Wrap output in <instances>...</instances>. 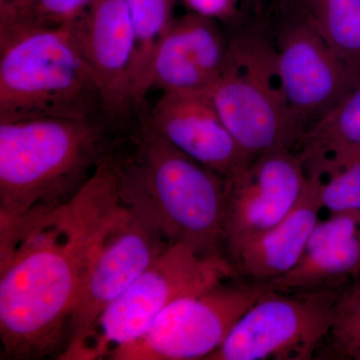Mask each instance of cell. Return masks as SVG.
Listing matches in <instances>:
<instances>
[{
  "instance_id": "obj_25",
  "label": "cell",
  "mask_w": 360,
  "mask_h": 360,
  "mask_svg": "<svg viewBox=\"0 0 360 360\" xmlns=\"http://www.w3.org/2000/svg\"><path fill=\"white\" fill-rule=\"evenodd\" d=\"M356 284H357V288H359V290H360V281L359 279V281H356Z\"/></svg>"
},
{
  "instance_id": "obj_8",
  "label": "cell",
  "mask_w": 360,
  "mask_h": 360,
  "mask_svg": "<svg viewBox=\"0 0 360 360\" xmlns=\"http://www.w3.org/2000/svg\"><path fill=\"white\" fill-rule=\"evenodd\" d=\"M266 285L229 277L165 307L143 335L111 355L113 360H205L224 343Z\"/></svg>"
},
{
  "instance_id": "obj_20",
  "label": "cell",
  "mask_w": 360,
  "mask_h": 360,
  "mask_svg": "<svg viewBox=\"0 0 360 360\" xmlns=\"http://www.w3.org/2000/svg\"><path fill=\"white\" fill-rule=\"evenodd\" d=\"M331 51L360 71V0H302Z\"/></svg>"
},
{
  "instance_id": "obj_7",
  "label": "cell",
  "mask_w": 360,
  "mask_h": 360,
  "mask_svg": "<svg viewBox=\"0 0 360 360\" xmlns=\"http://www.w3.org/2000/svg\"><path fill=\"white\" fill-rule=\"evenodd\" d=\"M345 288L267 290L205 360L316 359Z\"/></svg>"
},
{
  "instance_id": "obj_11",
  "label": "cell",
  "mask_w": 360,
  "mask_h": 360,
  "mask_svg": "<svg viewBox=\"0 0 360 360\" xmlns=\"http://www.w3.org/2000/svg\"><path fill=\"white\" fill-rule=\"evenodd\" d=\"M309 182L295 151H272L225 179V257L281 222L300 200Z\"/></svg>"
},
{
  "instance_id": "obj_14",
  "label": "cell",
  "mask_w": 360,
  "mask_h": 360,
  "mask_svg": "<svg viewBox=\"0 0 360 360\" xmlns=\"http://www.w3.org/2000/svg\"><path fill=\"white\" fill-rule=\"evenodd\" d=\"M231 41L217 20L193 11L174 18L156 47L148 91L207 90L231 60Z\"/></svg>"
},
{
  "instance_id": "obj_9",
  "label": "cell",
  "mask_w": 360,
  "mask_h": 360,
  "mask_svg": "<svg viewBox=\"0 0 360 360\" xmlns=\"http://www.w3.org/2000/svg\"><path fill=\"white\" fill-rule=\"evenodd\" d=\"M288 2L274 44L277 72L286 103L307 132L345 98L360 71L331 51L302 0Z\"/></svg>"
},
{
  "instance_id": "obj_24",
  "label": "cell",
  "mask_w": 360,
  "mask_h": 360,
  "mask_svg": "<svg viewBox=\"0 0 360 360\" xmlns=\"http://www.w3.org/2000/svg\"><path fill=\"white\" fill-rule=\"evenodd\" d=\"M7 1H8V0H0V6H1V4H6Z\"/></svg>"
},
{
  "instance_id": "obj_22",
  "label": "cell",
  "mask_w": 360,
  "mask_h": 360,
  "mask_svg": "<svg viewBox=\"0 0 360 360\" xmlns=\"http://www.w3.org/2000/svg\"><path fill=\"white\" fill-rule=\"evenodd\" d=\"M319 186L322 208L335 213H360V155L309 172Z\"/></svg>"
},
{
  "instance_id": "obj_3",
  "label": "cell",
  "mask_w": 360,
  "mask_h": 360,
  "mask_svg": "<svg viewBox=\"0 0 360 360\" xmlns=\"http://www.w3.org/2000/svg\"><path fill=\"white\" fill-rule=\"evenodd\" d=\"M111 141L94 120L0 122V225L71 202L105 160Z\"/></svg>"
},
{
  "instance_id": "obj_2",
  "label": "cell",
  "mask_w": 360,
  "mask_h": 360,
  "mask_svg": "<svg viewBox=\"0 0 360 360\" xmlns=\"http://www.w3.org/2000/svg\"><path fill=\"white\" fill-rule=\"evenodd\" d=\"M122 205L155 225L172 245L224 258L225 179L174 148L141 118L127 143L108 153Z\"/></svg>"
},
{
  "instance_id": "obj_5",
  "label": "cell",
  "mask_w": 360,
  "mask_h": 360,
  "mask_svg": "<svg viewBox=\"0 0 360 360\" xmlns=\"http://www.w3.org/2000/svg\"><path fill=\"white\" fill-rule=\"evenodd\" d=\"M231 60L207 89L227 129L251 160L272 151H297L305 131L281 89L276 49L258 33L231 39Z\"/></svg>"
},
{
  "instance_id": "obj_18",
  "label": "cell",
  "mask_w": 360,
  "mask_h": 360,
  "mask_svg": "<svg viewBox=\"0 0 360 360\" xmlns=\"http://www.w3.org/2000/svg\"><path fill=\"white\" fill-rule=\"evenodd\" d=\"M96 0H8L0 6V44L75 22Z\"/></svg>"
},
{
  "instance_id": "obj_10",
  "label": "cell",
  "mask_w": 360,
  "mask_h": 360,
  "mask_svg": "<svg viewBox=\"0 0 360 360\" xmlns=\"http://www.w3.org/2000/svg\"><path fill=\"white\" fill-rule=\"evenodd\" d=\"M172 245L155 224L120 203L97 243L58 359L65 360L97 317Z\"/></svg>"
},
{
  "instance_id": "obj_19",
  "label": "cell",
  "mask_w": 360,
  "mask_h": 360,
  "mask_svg": "<svg viewBox=\"0 0 360 360\" xmlns=\"http://www.w3.org/2000/svg\"><path fill=\"white\" fill-rule=\"evenodd\" d=\"M135 35L134 98L135 108L141 105L148 92L151 63L160 39L174 20L176 0H125Z\"/></svg>"
},
{
  "instance_id": "obj_23",
  "label": "cell",
  "mask_w": 360,
  "mask_h": 360,
  "mask_svg": "<svg viewBox=\"0 0 360 360\" xmlns=\"http://www.w3.org/2000/svg\"><path fill=\"white\" fill-rule=\"evenodd\" d=\"M243 9L253 15H264L270 7L276 4V0H240Z\"/></svg>"
},
{
  "instance_id": "obj_15",
  "label": "cell",
  "mask_w": 360,
  "mask_h": 360,
  "mask_svg": "<svg viewBox=\"0 0 360 360\" xmlns=\"http://www.w3.org/2000/svg\"><path fill=\"white\" fill-rule=\"evenodd\" d=\"M307 177L304 193L288 217L251 238L227 258L236 276L266 285L288 274L300 262L323 210L316 180Z\"/></svg>"
},
{
  "instance_id": "obj_1",
  "label": "cell",
  "mask_w": 360,
  "mask_h": 360,
  "mask_svg": "<svg viewBox=\"0 0 360 360\" xmlns=\"http://www.w3.org/2000/svg\"><path fill=\"white\" fill-rule=\"evenodd\" d=\"M120 203L105 160L68 205L0 226L1 359H58L97 243Z\"/></svg>"
},
{
  "instance_id": "obj_16",
  "label": "cell",
  "mask_w": 360,
  "mask_h": 360,
  "mask_svg": "<svg viewBox=\"0 0 360 360\" xmlns=\"http://www.w3.org/2000/svg\"><path fill=\"white\" fill-rule=\"evenodd\" d=\"M359 277L360 236H356L305 248L297 264L266 288L281 292L341 288Z\"/></svg>"
},
{
  "instance_id": "obj_6",
  "label": "cell",
  "mask_w": 360,
  "mask_h": 360,
  "mask_svg": "<svg viewBox=\"0 0 360 360\" xmlns=\"http://www.w3.org/2000/svg\"><path fill=\"white\" fill-rule=\"evenodd\" d=\"M233 276L229 260L206 257L181 243L172 245L97 317L65 360L110 359L118 348L143 335L170 303Z\"/></svg>"
},
{
  "instance_id": "obj_17",
  "label": "cell",
  "mask_w": 360,
  "mask_h": 360,
  "mask_svg": "<svg viewBox=\"0 0 360 360\" xmlns=\"http://www.w3.org/2000/svg\"><path fill=\"white\" fill-rule=\"evenodd\" d=\"M296 153L307 172L360 155V77L345 98L305 132Z\"/></svg>"
},
{
  "instance_id": "obj_21",
  "label": "cell",
  "mask_w": 360,
  "mask_h": 360,
  "mask_svg": "<svg viewBox=\"0 0 360 360\" xmlns=\"http://www.w3.org/2000/svg\"><path fill=\"white\" fill-rule=\"evenodd\" d=\"M356 281L341 293L335 319L316 359L360 360V290Z\"/></svg>"
},
{
  "instance_id": "obj_4",
  "label": "cell",
  "mask_w": 360,
  "mask_h": 360,
  "mask_svg": "<svg viewBox=\"0 0 360 360\" xmlns=\"http://www.w3.org/2000/svg\"><path fill=\"white\" fill-rule=\"evenodd\" d=\"M101 90L71 25L0 44V122L94 120Z\"/></svg>"
},
{
  "instance_id": "obj_13",
  "label": "cell",
  "mask_w": 360,
  "mask_h": 360,
  "mask_svg": "<svg viewBox=\"0 0 360 360\" xmlns=\"http://www.w3.org/2000/svg\"><path fill=\"white\" fill-rule=\"evenodd\" d=\"M174 148L229 179L251 160L239 146L207 90L163 92L146 115Z\"/></svg>"
},
{
  "instance_id": "obj_12",
  "label": "cell",
  "mask_w": 360,
  "mask_h": 360,
  "mask_svg": "<svg viewBox=\"0 0 360 360\" xmlns=\"http://www.w3.org/2000/svg\"><path fill=\"white\" fill-rule=\"evenodd\" d=\"M75 39L101 90L104 112L122 117L135 108V35L125 0H96L75 22Z\"/></svg>"
}]
</instances>
